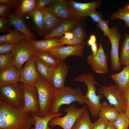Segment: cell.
<instances>
[{
  "instance_id": "cell-42",
  "label": "cell",
  "mask_w": 129,
  "mask_h": 129,
  "mask_svg": "<svg viewBox=\"0 0 129 129\" xmlns=\"http://www.w3.org/2000/svg\"><path fill=\"white\" fill-rule=\"evenodd\" d=\"M102 15L100 12L95 10L86 14L85 17L87 16L91 17L93 21L97 23L99 22L102 19Z\"/></svg>"
},
{
  "instance_id": "cell-7",
  "label": "cell",
  "mask_w": 129,
  "mask_h": 129,
  "mask_svg": "<svg viewBox=\"0 0 129 129\" xmlns=\"http://www.w3.org/2000/svg\"><path fill=\"white\" fill-rule=\"evenodd\" d=\"M98 94L104 97L110 104L113 106L119 114L125 113L126 110L123 92L117 84L108 86H101Z\"/></svg>"
},
{
  "instance_id": "cell-45",
  "label": "cell",
  "mask_w": 129,
  "mask_h": 129,
  "mask_svg": "<svg viewBox=\"0 0 129 129\" xmlns=\"http://www.w3.org/2000/svg\"><path fill=\"white\" fill-rule=\"evenodd\" d=\"M123 96L126 109L129 108V86L123 92Z\"/></svg>"
},
{
  "instance_id": "cell-14",
  "label": "cell",
  "mask_w": 129,
  "mask_h": 129,
  "mask_svg": "<svg viewBox=\"0 0 129 129\" xmlns=\"http://www.w3.org/2000/svg\"><path fill=\"white\" fill-rule=\"evenodd\" d=\"M111 37L109 39L111 45L110 53L111 67L113 70H118L121 69V66L120 63L118 52L119 44L121 35L116 27L111 28Z\"/></svg>"
},
{
  "instance_id": "cell-30",
  "label": "cell",
  "mask_w": 129,
  "mask_h": 129,
  "mask_svg": "<svg viewBox=\"0 0 129 129\" xmlns=\"http://www.w3.org/2000/svg\"><path fill=\"white\" fill-rule=\"evenodd\" d=\"M34 55L43 63L55 69L60 63L49 52L35 51Z\"/></svg>"
},
{
  "instance_id": "cell-53",
  "label": "cell",
  "mask_w": 129,
  "mask_h": 129,
  "mask_svg": "<svg viewBox=\"0 0 129 129\" xmlns=\"http://www.w3.org/2000/svg\"></svg>"
},
{
  "instance_id": "cell-26",
  "label": "cell",
  "mask_w": 129,
  "mask_h": 129,
  "mask_svg": "<svg viewBox=\"0 0 129 129\" xmlns=\"http://www.w3.org/2000/svg\"><path fill=\"white\" fill-rule=\"evenodd\" d=\"M62 114L61 113L55 114L49 113L45 117H41L32 114L35 121V129H51V127L48 125L50 121L53 118L57 116H61Z\"/></svg>"
},
{
  "instance_id": "cell-50",
  "label": "cell",
  "mask_w": 129,
  "mask_h": 129,
  "mask_svg": "<svg viewBox=\"0 0 129 129\" xmlns=\"http://www.w3.org/2000/svg\"><path fill=\"white\" fill-rule=\"evenodd\" d=\"M125 114L129 119V108L126 109Z\"/></svg>"
},
{
  "instance_id": "cell-16",
  "label": "cell",
  "mask_w": 129,
  "mask_h": 129,
  "mask_svg": "<svg viewBox=\"0 0 129 129\" xmlns=\"http://www.w3.org/2000/svg\"><path fill=\"white\" fill-rule=\"evenodd\" d=\"M81 21L76 20H62L54 29L49 33L44 36V39H48L54 37L60 38L66 32H71L81 22Z\"/></svg>"
},
{
  "instance_id": "cell-21",
  "label": "cell",
  "mask_w": 129,
  "mask_h": 129,
  "mask_svg": "<svg viewBox=\"0 0 129 129\" xmlns=\"http://www.w3.org/2000/svg\"><path fill=\"white\" fill-rule=\"evenodd\" d=\"M42 11L43 17V35H45L56 28L62 20L52 15L46 7Z\"/></svg>"
},
{
  "instance_id": "cell-3",
  "label": "cell",
  "mask_w": 129,
  "mask_h": 129,
  "mask_svg": "<svg viewBox=\"0 0 129 129\" xmlns=\"http://www.w3.org/2000/svg\"><path fill=\"white\" fill-rule=\"evenodd\" d=\"M75 102H78L81 105L85 103L84 95L81 88H73L70 86H64L57 90L49 113L52 114L60 113V108L62 105H69Z\"/></svg>"
},
{
  "instance_id": "cell-2",
  "label": "cell",
  "mask_w": 129,
  "mask_h": 129,
  "mask_svg": "<svg viewBox=\"0 0 129 129\" xmlns=\"http://www.w3.org/2000/svg\"><path fill=\"white\" fill-rule=\"evenodd\" d=\"M73 81L84 82L86 85L87 91L84 95L85 103L87 105L92 116L97 117L101 105L100 100L102 97L96 94L97 89L95 85L99 84L96 81L94 76L91 74L85 73L81 74L75 78Z\"/></svg>"
},
{
  "instance_id": "cell-8",
  "label": "cell",
  "mask_w": 129,
  "mask_h": 129,
  "mask_svg": "<svg viewBox=\"0 0 129 129\" xmlns=\"http://www.w3.org/2000/svg\"><path fill=\"white\" fill-rule=\"evenodd\" d=\"M15 44L11 53L14 58L13 65L20 70L24 63L34 54L35 50L33 44L27 39H23Z\"/></svg>"
},
{
  "instance_id": "cell-1",
  "label": "cell",
  "mask_w": 129,
  "mask_h": 129,
  "mask_svg": "<svg viewBox=\"0 0 129 129\" xmlns=\"http://www.w3.org/2000/svg\"><path fill=\"white\" fill-rule=\"evenodd\" d=\"M35 125L30 113L17 109L0 100V129H30Z\"/></svg>"
},
{
  "instance_id": "cell-12",
  "label": "cell",
  "mask_w": 129,
  "mask_h": 129,
  "mask_svg": "<svg viewBox=\"0 0 129 129\" xmlns=\"http://www.w3.org/2000/svg\"><path fill=\"white\" fill-rule=\"evenodd\" d=\"M36 57L33 55L26 61L24 67L20 70L19 81L28 85H34L41 77L35 64Z\"/></svg>"
},
{
  "instance_id": "cell-49",
  "label": "cell",
  "mask_w": 129,
  "mask_h": 129,
  "mask_svg": "<svg viewBox=\"0 0 129 129\" xmlns=\"http://www.w3.org/2000/svg\"><path fill=\"white\" fill-rule=\"evenodd\" d=\"M94 44L96 43V39L95 35L92 34L90 35V38L89 39Z\"/></svg>"
},
{
  "instance_id": "cell-37",
  "label": "cell",
  "mask_w": 129,
  "mask_h": 129,
  "mask_svg": "<svg viewBox=\"0 0 129 129\" xmlns=\"http://www.w3.org/2000/svg\"><path fill=\"white\" fill-rule=\"evenodd\" d=\"M74 36L83 41L86 38V33L84 26L81 22L71 31Z\"/></svg>"
},
{
  "instance_id": "cell-22",
  "label": "cell",
  "mask_w": 129,
  "mask_h": 129,
  "mask_svg": "<svg viewBox=\"0 0 129 129\" xmlns=\"http://www.w3.org/2000/svg\"><path fill=\"white\" fill-rule=\"evenodd\" d=\"M111 77L123 92L129 86V65L125 66L119 72L112 74Z\"/></svg>"
},
{
  "instance_id": "cell-24",
  "label": "cell",
  "mask_w": 129,
  "mask_h": 129,
  "mask_svg": "<svg viewBox=\"0 0 129 129\" xmlns=\"http://www.w3.org/2000/svg\"><path fill=\"white\" fill-rule=\"evenodd\" d=\"M36 8V0H20L19 5L13 13L24 18L30 15Z\"/></svg>"
},
{
  "instance_id": "cell-32",
  "label": "cell",
  "mask_w": 129,
  "mask_h": 129,
  "mask_svg": "<svg viewBox=\"0 0 129 129\" xmlns=\"http://www.w3.org/2000/svg\"><path fill=\"white\" fill-rule=\"evenodd\" d=\"M111 17L112 20L120 19L124 20L126 26L129 28V9L126 6L119 9L112 14Z\"/></svg>"
},
{
  "instance_id": "cell-17",
  "label": "cell",
  "mask_w": 129,
  "mask_h": 129,
  "mask_svg": "<svg viewBox=\"0 0 129 129\" xmlns=\"http://www.w3.org/2000/svg\"><path fill=\"white\" fill-rule=\"evenodd\" d=\"M27 39L33 44L35 51L50 52L64 46L65 45L60 43L58 38L41 40Z\"/></svg>"
},
{
  "instance_id": "cell-48",
  "label": "cell",
  "mask_w": 129,
  "mask_h": 129,
  "mask_svg": "<svg viewBox=\"0 0 129 129\" xmlns=\"http://www.w3.org/2000/svg\"><path fill=\"white\" fill-rule=\"evenodd\" d=\"M107 129H117L114 124V122L109 121Z\"/></svg>"
},
{
  "instance_id": "cell-5",
  "label": "cell",
  "mask_w": 129,
  "mask_h": 129,
  "mask_svg": "<svg viewBox=\"0 0 129 129\" xmlns=\"http://www.w3.org/2000/svg\"><path fill=\"white\" fill-rule=\"evenodd\" d=\"M0 100L16 109H23L24 102L21 83L0 86Z\"/></svg>"
},
{
  "instance_id": "cell-35",
  "label": "cell",
  "mask_w": 129,
  "mask_h": 129,
  "mask_svg": "<svg viewBox=\"0 0 129 129\" xmlns=\"http://www.w3.org/2000/svg\"><path fill=\"white\" fill-rule=\"evenodd\" d=\"M109 21L102 20L99 22L96 23V25L98 29H101L103 32L104 35L107 36L109 39L111 37V28L108 26Z\"/></svg>"
},
{
  "instance_id": "cell-51",
  "label": "cell",
  "mask_w": 129,
  "mask_h": 129,
  "mask_svg": "<svg viewBox=\"0 0 129 129\" xmlns=\"http://www.w3.org/2000/svg\"><path fill=\"white\" fill-rule=\"evenodd\" d=\"M126 6L127 8L129 9V3L128 4V5H127Z\"/></svg>"
},
{
  "instance_id": "cell-27",
  "label": "cell",
  "mask_w": 129,
  "mask_h": 129,
  "mask_svg": "<svg viewBox=\"0 0 129 129\" xmlns=\"http://www.w3.org/2000/svg\"><path fill=\"white\" fill-rule=\"evenodd\" d=\"M27 38L21 32L16 30H12L7 34L0 36V43H7L16 44L21 40Z\"/></svg>"
},
{
  "instance_id": "cell-43",
  "label": "cell",
  "mask_w": 129,
  "mask_h": 129,
  "mask_svg": "<svg viewBox=\"0 0 129 129\" xmlns=\"http://www.w3.org/2000/svg\"><path fill=\"white\" fill-rule=\"evenodd\" d=\"M53 0H36V8L42 11L48 5L50 4Z\"/></svg>"
},
{
  "instance_id": "cell-13",
  "label": "cell",
  "mask_w": 129,
  "mask_h": 129,
  "mask_svg": "<svg viewBox=\"0 0 129 129\" xmlns=\"http://www.w3.org/2000/svg\"><path fill=\"white\" fill-rule=\"evenodd\" d=\"M85 43L74 45L63 46L49 53L61 63L64 62L66 58L70 56H83Z\"/></svg>"
},
{
  "instance_id": "cell-40",
  "label": "cell",
  "mask_w": 129,
  "mask_h": 129,
  "mask_svg": "<svg viewBox=\"0 0 129 129\" xmlns=\"http://www.w3.org/2000/svg\"><path fill=\"white\" fill-rule=\"evenodd\" d=\"M15 46V44L12 43H0V54L11 53Z\"/></svg>"
},
{
  "instance_id": "cell-28",
  "label": "cell",
  "mask_w": 129,
  "mask_h": 129,
  "mask_svg": "<svg viewBox=\"0 0 129 129\" xmlns=\"http://www.w3.org/2000/svg\"><path fill=\"white\" fill-rule=\"evenodd\" d=\"M30 16L32 19L36 32L40 36L44 35L43 17L42 11L36 8L31 14Z\"/></svg>"
},
{
  "instance_id": "cell-31",
  "label": "cell",
  "mask_w": 129,
  "mask_h": 129,
  "mask_svg": "<svg viewBox=\"0 0 129 129\" xmlns=\"http://www.w3.org/2000/svg\"><path fill=\"white\" fill-rule=\"evenodd\" d=\"M120 63L121 65H129V34L125 33L121 48Z\"/></svg>"
},
{
  "instance_id": "cell-34",
  "label": "cell",
  "mask_w": 129,
  "mask_h": 129,
  "mask_svg": "<svg viewBox=\"0 0 129 129\" xmlns=\"http://www.w3.org/2000/svg\"><path fill=\"white\" fill-rule=\"evenodd\" d=\"M114 124L117 129H128L129 119L125 113L119 114L117 118L114 122Z\"/></svg>"
},
{
  "instance_id": "cell-18",
  "label": "cell",
  "mask_w": 129,
  "mask_h": 129,
  "mask_svg": "<svg viewBox=\"0 0 129 129\" xmlns=\"http://www.w3.org/2000/svg\"><path fill=\"white\" fill-rule=\"evenodd\" d=\"M68 70V67L64 62H61L55 69L51 79L50 84L54 88L58 90L65 86V81Z\"/></svg>"
},
{
  "instance_id": "cell-46",
  "label": "cell",
  "mask_w": 129,
  "mask_h": 129,
  "mask_svg": "<svg viewBox=\"0 0 129 129\" xmlns=\"http://www.w3.org/2000/svg\"><path fill=\"white\" fill-rule=\"evenodd\" d=\"M97 44L95 43L91 46V48L92 51V54L93 55H95L97 54L98 50Z\"/></svg>"
},
{
  "instance_id": "cell-38",
  "label": "cell",
  "mask_w": 129,
  "mask_h": 129,
  "mask_svg": "<svg viewBox=\"0 0 129 129\" xmlns=\"http://www.w3.org/2000/svg\"><path fill=\"white\" fill-rule=\"evenodd\" d=\"M60 43L65 45L67 44L70 45H74L82 43L84 42V41L78 37L75 36L69 39H64L61 37L59 38Z\"/></svg>"
},
{
  "instance_id": "cell-9",
  "label": "cell",
  "mask_w": 129,
  "mask_h": 129,
  "mask_svg": "<svg viewBox=\"0 0 129 129\" xmlns=\"http://www.w3.org/2000/svg\"><path fill=\"white\" fill-rule=\"evenodd\" d=\"M45 7L52 15L62 20H82L75 13L68 0H53Z\"/></svg>"
},
{
  "instance_id": "cell-39",
  "label": "cell",
  "mask_w": 129,
  "mask_h": 129,
  "mask_svg": "<svg viewBox=\"0 0 129 129\" xmlns=\"http://www.w3.org/2000/svg\"><path fill=\"white\" fill-rule=\"evenodd\" d=\"M11 8V7L7 4L0 3V17H8L12 13Z\"/></svg>"
},
{
  "instance_id": "cell-10",
  "label": "cell",
  "mask_w": 129,
  "mask_h": 129,
  "mask_svg": "<svg viewBox=\"0 0 129 129\" xmlns=\"http://www.w3.org/2000/svg\"><path fill=\"white\" fill-rule=\"evenodd\" d=\"M24 99V105L22 109L25 112L32 113L38 116L40 106L38 94L34 85L21 83Z\"/></svg>"
},
{
  "instance_id": "cell-6",
  "label": "cell",
  "mask_w": 129,
  "mask_h": 129,
  "mask_svg": "<svg viewBox=\"0 0 129 129\" xmlns=\"http://www.w3.org/2000/svg\"><path fill=\"white\" fill-rule=\"evenodd\" d=\"M86 106L81 108L76 107L75 102L64 110L66 114L62 117L58 116L52 118L49 122V126H59L63 129H71L78 118L86 109Z\"/></svg>"
},
{
  "instance_id": "cell-15",
  "label": "cell",
  "mask_w": 129,
  "mask_h": 129,
  "mask_svg": "<svg viewBox=\"0 0 129 129\" xmlns=\"http://www.w3.org/2000/svg\"><path fill=\"white\" fill-rule=\"evenodd\" d=\"M68 2L75 14L81 19L85 18L87 14L99 7L101 4V1L99 0L86 3H79L74 0H69Z\"/></svg>"
},
{
  "instance_id": "cell-33",
  "label": "cell",
  "mask_w": 129,
  "mask_h": 129,
  "mask_svg": "<svg viewBox=\"0 0 129 129\" xmlns=\"http://www.w3.org/2000/svg\"><path fill=\"white\" fill-rule=\"evenodd\" d=\"M14 58L11 53L0 54V71L8 69L13 65Z\"/></svg>"
},
{
  "instance_id": "cell-44",
  "label": "cell",
  "mask_w": 129,
  "mask_h": 129,
  "mask_svg": "<svg viewBox=\"0 0 129 129\" xmlns=\"http://www.w3.org/2000/svg\"><path fill=\"white\" fill-rule=\"evenodd\" d=\"M20 0H0V3L7 4L16 9L19 5Z\"/></svg>"
},
{
  "instance_id": "cell-19",
  "label": "cell",
  "mask_w": 129,
  "mask_h": 129,
  "mask_svg": "<svg viewBox=\"0 0 129 129\" xmlns=\"http://www.w3.org/2000/svg\"><path fill=\"white\" fill-rule=\"evenodd\" d=\"M8 17L11 25L15 29L24 34L27 39L35 40L36 35L26 25L24 18L13 13Z\"/></svg>"
},
{
  "instance_id": "cell-52",
  "label": "cell",
  "mask_w": 129,
  "mask_h": 129,
  "mask_svg": "<svg viewBox=\"0 0 129 129\" xmlns=\"http://www.w3.org/2000/svg\"><path fill=\"white\" fill-rule=\"evenodd\" d=\"M128 129H129V128H128Z\"/></svg>"
},
{
  "instance_id": "cell-29",
  "label": "cell",
  "mask_w": 129,
  "mask_h": 129,
  "mask_svg": "<svg viewBox=\"0 0 129 129\" xmlns=\"http://www.w3.org/2000/svg\"><path fill=\"white\" fill-rule=\"evenodd\" d=\"M92 124L86 109L77 119L71 129H91Z\"/></svg>"
},
{
  "instance_id": "cell-11",
  "label": "cell",
  "mask_w": 129,
  "mask_h": 129,
  "mask_svg": "<svg viewBox=\"0 0 129 129\" xmlns=\"http://www.w3.org/2000/svg\"><path fill=\"white\" fill-rule=\"evenodd\" d=\"M108 56L101 43L99 45L96 54L95 55H90L87 58V63L92 70L99 74H105L108 72Z\"/></svg>"
},
{
  "instance_id": "cell-20",
  "label": "cell",
  "mask_w": 129,
  "mask_h": 129,
  "mask_svg": "<svg viewBox=\"0 0 129 129\" xmlns=\"http://www.w3.org/2000/svg\"><path fill=\"white\" fill-rule=\"evenodd\" d=\"M20 76V70L13 65L8 69L0 71V86L18 82Z\"/></svg>"
},
{
  "instance_id": "cell-25",
  "label": "cell",
  "mask_w": 129,
  "mask_h": 129,
  "mask_svg": "<svg viewBox=\"0 0 129 129\" xmlns=\"http://www.w3.org/2000/svg\"><path fill=\"white\" fill-rule=\"evenodd\" d=\"M35 56V64L37 71L41 77L50 84L52 75L55 69L44 63Z\"/></svg>"
},
{
  "instance_id": "cell-41",
  "label": "cell",
  "mask_w": 129,
  "mask_h": 129,
  "mask_svg": "<svg viewBox=\"0 0 129 129\" xmlns=\"http://www.w3.org/2000/svg\"><path fill=\"white\" fill-rule=\"evenodd\" d=\"M109 121L99 118L93 124L91 129H107Z\"/></svg>"
},
{
  "instance_id": "cell-23",
  "label": "cell",
  "mask_w": 129,
  "mask_h": 129,
  "mask_svg": "<svg viewBox=\"0 0 129 129\" xmlns=\"http://www.w3.org/2000/svg\"><path fill=\"white\" fill-rule=\"evenodd\" d=\"M119 113L114 107L106 101L103 102L100 107L98 116L109 121L114 122L117 118Z\"/></svg>"
},
{
  "instance_id": "cell-36",
  "label": "cell",
  "mask_w": 129,
  "mask_h": 129,
  "mask_svg": "<svg viewBox=\"0 0 129 129\" xmlns=\"http://www.w3.org/2000/svg\"><path fill=\"white\" fill-rule=\"evenodd\" d=\"M11 25L8 17H0V32L9 33L12 30Z\"/></svg>"
},
{
  "instance_id": "cell-4",
  "label": "cell",
  "mask_w": 129,
  "mask_h": 129,
  "mask_svg": "<svg viewBox=\"0 0 129 129\" xmlns=\"http://www.w3.org/2000/svg\"><path fill=\"white\" fill-rule=\"evenodd\" d=\"M34 85L37 90L38 97L40 110L38 116L43 117L49 113L53 100L57 90L41 77Z\"/></svg>"
},
{
  "instance_id": "cell-47",
  "label": "cell",
  "mask_w": 129,
  "mask_h": 129,
  "mask_svg": "<svg viewBox=\"0 0 129 129\" xmlns=\"http://www.w3.org/2000/svg\"><path fill=\"white\" fill-rule=\"evenodd\" d=\"M64 36L62 37L64 39H69L72 38L74 35L73 33L70 32H66L64 34Z\"/></svg>"
}]
</instances>
